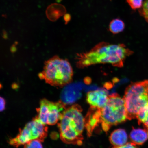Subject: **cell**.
Returning <instances> with one entry per match:
<instances>
[{"label":"cell","mask_w":148,"mask_h":148,"mask_svg":"<svg viewBox=\"0 0 148 148\" xmlns=\"http://www.w3.org/2000/svg\"><path fill=\"white\" fill-rule=\"evenodd\" d=\"M82 109L77 104L66 107L62 112L58 127L61 140L65 143L81 145L82 144L85 119Z\"/></svg>","instance_id":"7a4b0ae2"},{"label":"cell","mask_w":148,"mask_h":148,"mask_svg":"<svg viewBox=\"0 0 148 148\" xmlns=\"http://www.w3.org/2000/svg\"><path fill=\"white\" fill-rule=\"evenodd\" d=\"M64 18L66 24H67L71 18V16L69 14H66L64 15Z\"/></svg>","instance_id":"ffe728a7"},{"label":"cell","mask_w":148,"mask_h":148,"mask_svg":"<svg viewBox=\"0 0 148 148\" xmlns=\"http://www.w3.org/2000/svg\"><path fill=\"white\" fill-rule=\"evenodd\" d=\"M41 142L37 140H34L26 143L24 148H43Z\"/></svg>","instance_id":"e0dca14e"},{"label":"cell","mask_w":148,"mask_h":148,"mask_svg":"<svg viewBox=\"0 0 148 148\" xmlns=\"http://www.w3.org/2000/svg\"><path fill=\"white\" fill-rule=\"evenodd\" d=\"M133 53L124 44L101 42L90 51L77 55V66L84 68L97 64H110L121 68L127 58Z\"/></svg>","instance_id":"6da1fadb"},{"label":"cell","mask_w":148,"mask_h":148,"mask_svg":"<svg viewBox=\"0 0 148 148\" xmlns=\"http://www.w3.org/2000/svg\"><path fill=\"white\" fill-rule=\"evenodd\" d=\"M110 140L114 147H121L127 143V134L124 130L117 129L111 134Z\"/></svg>","instance_id":"8fae6325"},{"label":"cell","mask_w":148,"mask_h":148,"mask_svg":"<svg viewBox=\"0 0 148 148\" xmlns=\"http://www.w3.org/2000/svg\"><path fill=\"white\" fill-rule=\"evenodd\" d=\"M66 9L64 5L54 3L49 5L46 11V16L52 21H55L66 14Z\"/></svg>","instance_id":"30bf717a"},{"label":"cell","mask_w":148,"mask_h":148,"mask_svg":"<svg viewBox=\"0 0 148 148\" xmlns=\"http://www.w3.org/2000/svg\"><path fill=\"white\" fill-rule=\"evenodd\" d=\"M113 148H139L136 144L131 142L127 143L125 145L117 147H114Z\"/></svg>","instance_id":"ac0fdd59"},{"label":"cell","mask_w":148,"mask_h":148,"mask_svg":"<svg viewBox=\"0 0 148 148\" xmlns=\"http://www.w3.org/2000/svg\"><path fill=\"white\" fill-rule=\"evenodd\" d=\"M57 3H60L62 1V0H56Z\"/></svg>","instance_id":"44dd1931"},{"label":"cell","mask_w":148,"mask_h":148,"mask_svg":"<svg viewBox=\"0 0 148 148\" xmlns=\"http://www.w3.org/2000/svg\"><path fill=\"white\" fill-rule=\"evenodd\" d=\"M125 27V24L123 20L117 18L112 20L110 22L109 29L113 34H117L124 30Z\"/></svg>","instance_id":"4fadbf2b"},{"label":"cell","mask_w":148,"mask_h":148,"mask_svg":"<svg viewBox=\"0 0 148 148\" xmlns=\"http://www.w3.org/2000/svg\"><path fill=\"white\" fill-rule=\"evenodd\" d=\"M48 127L36 117L20 129L19 134L16 137L11 139L9 143L16 147L25 145L33 140H37L43 142L47 136Z\"/></svg>","instance_id":"8992f818"},{"label":"cell","mask_w":148,"mask_h":148,"mask_svg":"<svg viewBox=\"0 0 148 148\" xmlns=\"http://www.w3.org/2000/svg\"><path fill=\"white\" fill-rule=\"evenodd\" d=\"M73 75L69 61L55 56L45 61L39 77L51 86L62 88L71 82Z\"/></svg>","instance_id":"3957f363"},{"label":"cell","mask_w":148,"mask_h":148,"mask_svg":"<svg viewBox=\"0 0 148 148\" xmlns=\"http://www.w3.org/2000/svg\"><path fill=\"white\" fill-rule=\"evenodd\" d=\"M138 11L140 15L143 16L148 23V0L144 1L143 5Z\"/></svg>","instance_id":"9a60e30c"},{"label":"cell","mask_w":148,"mask_h":148,"mask_svg":"<svg viewBox=\"0 0 148 148\" xmlns=\"http://www.w3.org/2000/svg\"><path fill=\"white\" fill-rule=\"evenodd\" d=\"M123 99L127 119L136 118L140 109L148 104V80L131 83L126 89Z\"/></svg>","instance_id":"277c9868"},{"label":"cell","mask_w":148,"mask_h":148,"mask_svg":"<svg viewBox=\"0 0 148 148\" xmlns=\"http://www.w3.org/2000/svg\"><path fill=\"white\" fill-rule=\"evenodd\" d=\"M108 92L103 89L88 92L86 101L90 107L101 109L104 107L108 99Z\"/></svg>","instance_id":"ba28073f"},{"label":"cell","mask_w":148,"mask_h":148,"mask_svg":"<svg viewBox=\"0 0 148 148\" xmlns=\"http://www.w3.org/2000/svg\"><path fill=\"white\" fill-rule=\"evenodd\" d=\"M130 137L132 143L136 145H142L148 140V130L145 128L133 129Z\"/></svg>","instance_id":"7c38bea8"},{"label":"cell","mask_w":148,"mask_h":148,"mask_svg":"<svg viewBox=\"0 0 148 148\" xmlns=\"http://www.w3.org/2000/svg\"><path fill=\"white\" fill-rule=\"evenodd\" d=\"M66 105L62 101L54 102L42 99L40 101L39 107L36 109L38 115L36 117L44 125L56 124L66 108Z\"/></svg>","instance_id":"52a82bcc"},{"label":"cell","mask_w":148,"mask_h":148,"mask_svg":"<svg viewBox=\"0 0 148 148\" xmlns=\"http://www.w3.org/2000/svg\"><path fill=\"white\" fill-rule=\"evenodd\" d=\"M102 127L105 132L112 126L123 123L127 119L124 100L117 94L109 95L106 104L101 109Z\"/></svg>","instance_id":"5b68a950"},{"label":"cell","mask_w":148,"mask_h":148,"mask_svg":"<svg viewBox=\"0 0 148 148\" xmlns=\"http://www.w3.org/2000/svg\"><path fill=\"white\" fill-rule=\"evenodd\" d=\"M5 107V101L4 98L1 97V112L4 110Z\"/></svg>","instance_id":"d6986e66"},{"label":"cell","mask_w":148,"mask_h":148,"mask_svg":"<svg viewBox=\"0 0 148 148\" xmlns=\"http://www.w3.org/2000/svg\"><path fill=\"white\" fill-rule=\"evenodd\" d=\"M100 110L90 107L85 118V127L89 136H91L94 130L101 123Z\"/></svg>","instance_id":"9c48e42d"},{"label":"cell","mask_w":148,"mask_h":148,"mask_svg":"<svg viewBox=\"0 0 148 148\" xmlns=\"http://www.w3.org/2000/svg\"><path fill=\"white\" fill-rule=\"evenodd\" d=\"M127 3L133 10L139 9L143 5V0H126Z\"/></svg>","instance_id":"2e32d148"},{"label":"cell","mask_w":148,"mask_h":148,"mask_svg":"<svg viewBox=\"0 0 148 148\" xmlns=\"http://www.w3.org/2000/svg\"><path fill=\"white\" fill-rule=\"evenodd\" d=\"M139 125L148 130V104L140 109L136 116Z\"/></svg>","instance_id":"5bb4252c"}]
</instances>
